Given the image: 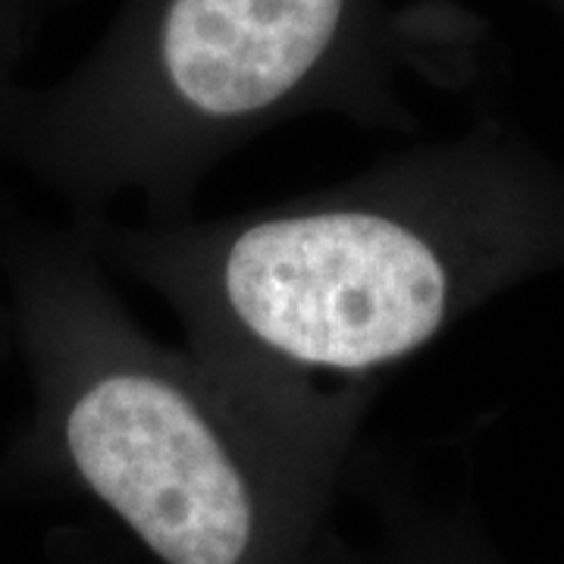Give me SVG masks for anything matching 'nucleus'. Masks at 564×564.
Listing matches in <instances>:
<instances>
[{
	"label": "nucleus",
	"mask_w": 564,
	"mask_h": 564,
	"mask_svg": "<svg viewBox=\"0 0 564 564\" xmlns=\"http://www.w3.org/2000/svg\"><path fill=\"white\" fill-rule=\"evenodd\" d=\"M464 25L392 0H120L101 39L0 113V163L61 198L69 220L139 198L188 217L204 180L304 117L417 129L404 79H458Z\"/></svg>",
	"instance_id": "3"
},
{
	"label": "nucleus",
	"mask_w": 564,
	"mask_h": 564,
	"mask_svg": "<svg viewBox=\"0 0 564 564\" xmlns=\"http://www.w3.org/2000/svg\"><path fill=\"white\" fill-rule=\"evenodd\" d=\"M154 292L185 348L302 399H373L499 295L564 270V170L499 122L217 220H76Z\"/></svg>",
	"instance_id": "1"
},
{
	"label": "nucleus",
	"mask_w": 564,
	"mask_h": 564,
	"mask_svg": "<svg viewBox=\"0 0 564 564\" xmlns=\"http://www.w3.org/2000/svg\"><path fill=\"white\" fill-rule=\"evenodd\" d=\"M13 358V336H10V311L3 299V282H0V370Z\"/></svg>",
	"instance_id": "6"
},
{
	"label": "nucleus",
	"mask_w": 564,
	"mask_h": 564,
	"mask_svg": "<svg viewBox=\"0 0 564 564\" xmlns=\"http://www.w3.org/2000/svg\"><path fill=\"white\" fill-rule=\"evenodd\" d=\"M69 3H76V0H32V7H35L39 20H44V17H47V13H54V10L69 7Z\"/></svg>",
	"instance_id": "7"
},
{
	"label": "nucleus",
	"mask_w": 564,
	"mask_h": 564,
	"mask_svg": "<svg viewBox=\"0 0 564 564\" xmlns=\"http://www.w3.org/2000/svg\"><path fill=\"white\" fill-rule=\"evenodd\" d=\"M370 530L348 540L329 527L317 564H514L489 533L470 484L433 492L414 477H367Z\"/></svg>",
	"instance_id": "4"
},
{
	"label": "nucleus",
	"mask_w": 564,
	"mask_h": 564,
	"mask_svg": "<svg viewBox=\"0 0 564 564\" xmlns=\"http://www.w3.org/2000/svg\"><path fill=\"white\" fill-rule=\"evenodd\" d=\"M29 408L0 486L82 496L151 564H317L373 399L245 386L144 333L76 220L0 204Z\"/></svg>",
	"instance_id": "2"
},
{
	"label": "nucleus",
	"mask_w": 564,
	"mask_h": 564,
	"mask_svg": "<svg viewBox=\"0 0 564 564\" xmlns=\"http://www.w3.org/2000/svg\"><path fill=\"white\" fill-rule=\"evenodd\" d=\"M39 13L32 0H0V113L20 91V66L35 41Z\"/></svg>",
	"instance_id": "5"
}]
</instances>
